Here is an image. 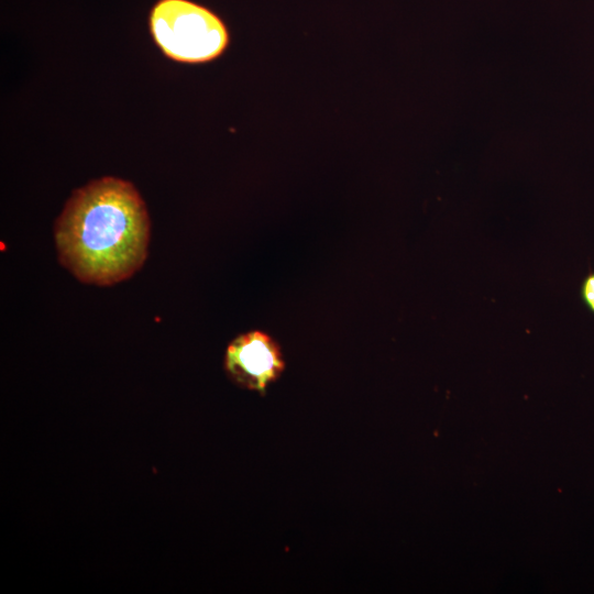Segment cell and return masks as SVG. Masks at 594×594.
<instances>
[{
    "label": "cell",
    "mask_w": 594,
    "mask_h": 594,
    "mask_svg": "<svg viewBox=\"0 0 594 594\" xmlns=\"http://www.w3.org/2000/svg\"><path fill=\"white\" fill-rule=\"evenodd\" d=\"M151 222L132 183L106 176L73 191L56 220L61 264L86 284L131 277L147 256Z\"/></svg>",
    "instance_id": "obj_1"
},
{
    "label": "cell",
    "mask_w": 594,
    "mask_h": 594,
    "mask_svg": "<svg viewBox=\"0 0 594 594\" xmlns=\"http://www.w3.org/2000/svg\"><path fill=\"white\" fill-rule=\"evenodd\" d=\"M581 298L586 308L594 314V272L590 273L582 282Z\"/></svg>",
    "instance_id": "obj_4"
},
{
    "label": "cell",
    "mask_w": 594,
    "mask_h": 594,
    "mask_svg": "<svg viewBox=\"0 0 594 594\" xmlns=\"http://www.w3.org/2000/svg\"><path fill=\"white\" fill-rule=\"evenodd\" d=\"M148 28L162 53L180 63L212 61L229 44L223 21L190 0H157L150 11Z\"/></svg>",
    "instance_id": "obj_2"
},
{
    "label": "cell",
    "mask_w": 594,
    "mask_h": 594,
    "mask_svg": "<svg viewBox=\"0 0 594 594\" xmlns=\"http://www.w3.org/2000/svg\"><path fill=\"white\" fill-rule=\"evenodd\" d=\"M285 369L277 342L263 331H250L233 339L226 350L224 370L242 388L265 393Z\"/></svg>",
    "instance_id": "obj_3"
}]
</instances>
